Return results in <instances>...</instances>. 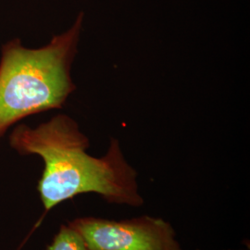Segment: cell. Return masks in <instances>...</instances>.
<instances>
[{
	"instance_id": "obj_3",
	"label": "cell",
	"mask_w": 250,
	"mask_h": 250,
	"mask_svg": "<svg viewBox=\"0 0 250 250\" xmlns=\"http://www.w3.org/2000/svg\"><path fill=\"white\" fill-rule=\"evenodd\" d=\"M68 225L88 250H183L170 223L147 215L123 221L84 217Z\"/></svg>"
},
{
	"instance_id": "obj_1",
	"label": "cell",
	"mask_w": 250,
	"mask_h": 250,
	"mask_svg": "<svg viewBox=\"0 0 250 250\" xmlns=\"http://www.w3.org/2000/svg\"><path fill=\"white\" fill-rule=\"evenodd\" d=\"M21 155H38L45 167L37 190L45 212L80 194L96 193L107 202L141 207L137 172L126 161L120 142L111 138L107 153L96 158L86 150L88 138L65 114L36 128L20 125L9 136Z\"/></svg>"
},
{
	"instance_id": "obj_4",
	"label": "cell",
	"mask_w": 250,
	"mask_h": 250,
	"mask_svg": "<svg viewBox=\"0 0 250 250\" xmlns=\"http://www.w3.org/2000/svg\"><path fill=\"white\" fill-rule=\"evenodd\" d=\"M46 250H88L80 234L69 225H62Z\"/></svg>"
},
{
	"instance_id": "obj_2",
	"label": "cell",
	"mask_w": 250,
	"mask_h": 250,
	"mask_svg": "<svg viewBox=\"0 0 250 250\" xmlns=\"http://www.w3.org/2000/svg\"><path fill=\"white\" fill-rule=\"evenodd\" d=\"M83 13L70 30L40 48L19 39L2 47L0 60V139L11 125L31 115L62 108L75 90L71 67L77 53Z\"/></svg>"
}]
</instances>
